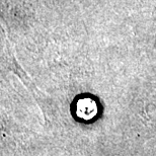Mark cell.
Here are the masks:
<instances>
[{
  "label": "cell",
  "mask_w": 156,
  "mask_h": 156,
  "mask_svg": "<svg viewBox=\"0 0 156 156\" xmlns=\"http://www.w3.org/2000/svg\"><path fill=\"white\" fill-rule=\"evenodd\" d=\"M74 113L82 121L93 120L98 113V104L91 98H80L74 104Z\"/></svg>",
  "instance_id": "6da1fadb"
}]
</instances>
